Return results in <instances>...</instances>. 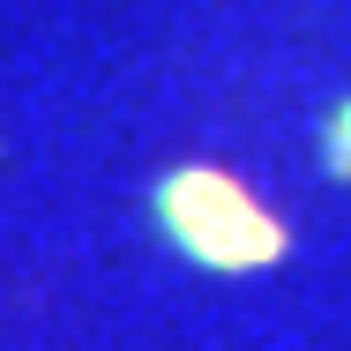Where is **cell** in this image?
<instances>
[{
    "label": "cell",
    "mask_w": 351,
    "mask_h": 351,
    "mask_svg": "<svg viewBox=\"0 0 351 351\" xmlns=\"http://www.w3.org/2000/svg\"><path fill=\"white\" fill-rule=\"evenodd\" d=\"M157 224L202 269H269L291 247V232L224 172H172L157 187Z\"/></svg>",
    "instance_id": "6da1fadb"
},
{
    "label": "cell",
    "mask_w": 351,
    "mask_h": 351,
    "mask_svg": "<svg viewBox=\"0 0 351 351\" xmlns=\"http://www.w3.org/2000/svg\"><path fill=\"white\" fill-rule=\"evenodd\" d=\"M322 142H329V149H322V157H329V172H337V180H351V97L337 105V112H329Z\"/></svg>",
    "instance_id": "7a4b0ae2"
}]
</instances>
